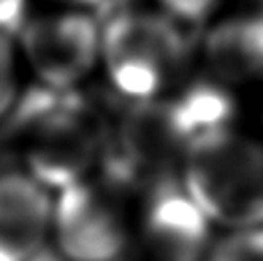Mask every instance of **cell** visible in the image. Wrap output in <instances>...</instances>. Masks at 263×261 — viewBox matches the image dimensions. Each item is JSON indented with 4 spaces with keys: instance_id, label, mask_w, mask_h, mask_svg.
<instances>
[{
    "instance_id": "obj_13",
    "label": "cell",
    "mask_w": 263,
    "mask_h": 261,
    "mask_svg": "<svg viewBox=\"0 0 263 261\" xmlns=\"http://www.w3.org/2000/svg\"><path fill=\"white\" fill-rule=\"evenodd\" d=\"M30 0H0V35L16 40L30 18Z\"/></svg>"
},
{
    "instance_id": "obj_4",
    "label": "cell",
    "mask_w": 263,
    "mask_h": 261,
    "mask_svg": "<svg viewBox=\"0 0 263 261\" xmlns=\"http://www.w3.org/2000/svg\"><path fill=\"white\" fill-rule=\"evenodd\" d=\"M187 197L210 225L229 231L263 227V146L222 129L192 143L180 162Z\"/></svg>"
},
{
    "instance_id": "obj_1",
    "label": "cell",
    "mask_w": 263,
    "mask_h": 261,
    "mask_svg": "<svg viewBox=\"0 0 263 261\" xmlns=\"http://www.w3.org/2000/svg\"><path fill=\"white\" fill-rule=\"evenodd\" d=\"M236 102L215 79L180 83L176 90L139 102L111 132L104 176L123 188H145L166 178L192 143L208 134L231 129Z\"/></svg>"
},
{
    "instance_id": "obj_10",
    "label": "cell",
    "mask_w": 263,
    "mask_h": 261,
    "mask_svg": "<svg viewBox=\"0 0 263 261\" xmlns=\"http://www.w3.org/2000/svg\"><path fill=\"white\" fill-rule=\"evenodd\" d=\"M205 261H263V227L229 231L213 240Z\"/></svg>"
},
{
    "instance_id": "obj_8",
    "label": "cell",
    "mask_w": 263,
    "mask_h": 261,
    "mask_svg": "<svg viewBox=\"0 0 263 261\" xmlns=\"http://www.w3.org/2000/svg\"><path fill=\"white\" fill-rule=\"evenodd\" d=\"M53 192L26 169L0 171V261H42L51 243Z\"/></svg>"
},
{
    "instance_id": "obj_11",
    "label": "cell",
    "mask_w": 263,
    "mask_h": 261,
    "mask_svg": "<svg viewBox=\"0 0 263 261\" xmlns=\"http://www.w3.org/2000/svg\"><path fill=\"white\" fill-rule=\"evenodd\" d=\"M18 97V67L14 40L0 35V118L9 116L16 106Z\"/></svg>"
},
{
    "instance_id": "obj_9",
    "label": "cell",
    "mask_w": 263,
    "mask_h": 261,
    "mask_svg": "<svg viewBox=\"0 0 263 261\" xmlns=\"http://www.w3.org/2000/svg\"><path fill=\"white\" fill-rule=\"evenodd\" d=\"M203 60L222 86L263 79V16L242 14L215 23L203 40Z\"/></svg>"
},
{
    "instance_id": "obj_14",
    "label": "cell",
    "mask_w": 263,
    "mask_h": 261,
    "mask_svg": "<svg viewBox=\"0 0 263 261\" xmlns=\"http://www.w3.org/2000/svg\"><path fill=\"white\" fill-rule=\"evenodd\" d=\"M63 3H67L69 7H79V9H88V7H100V5H104L106 0H63Z\"/></svg>"
},
{
    "instance_id": "obj_7",
    "label": "cell",
    "mask_w": 263,
    "mask_h": 261,
    "mask_svg": "<svg viewBox=\"0 0 263 261\" xmlns=\"http://www.w3.org/2000/svg\"><path fill=\"white\" fill-rule=\"evenodd\" d=\"M213 225L187 197L178 178L145 190L141 243L153 261H205L213 245Z\"/></svg>"
},
{
    "instance_id": "obj_6",
    "label": "cell",
    "mask_w": 263,
    "mask_h": 261,
    "mask_svg": "<svg viewBox=\"0 0 263 261\" xmlns=\"http://www.w3.org/2000/svg\"><path fill=\"white\" fill-rule=\"evenodd\" d=\"M14 42L44 90L74 92L100 67L102 23L79 7L30 14Z\"/></svg>"
},
{
    "instance_id": "obj_3",
    "label": "cell",
    "mask_w": 263,
    "mask_h": 261,
    "mask_svg": "<svg viewBox=\"0 0 263 261\" xmlns=\"http://www.w3.org/2000/svg\"><path fill=\"white\" fill-rule=\"evenodd\" d=\"M100 65L129 102H150L176 90L190 65V42L162 9L125 7L102 23Z\"/></svg>"
},
{
    "instance_id": "obj_5",
    "label": "cell",
    "mask_w": 263,
    "mask_h": 261,
    "mask_svg": "<svg viewBox=\"0 0 263 261\" xmlns=\"http://www.w3.org/2000/svg\"><path fill=\"white\" fill-rule=\"evenodd\" d=\"M120 183L90 176L53 194L51 240L63 261H120L132 240V222Z\"/></svg>"
},
{
    "instance_id": "obj_12",
    "label": "cell",
    "mask_w": 263,
    "mask_h": 261,
    "mask_svg": "<svg viewBox=\"0 0 263 261\" xmlns=\"http://www.w3.org/2000/svg\"><path fill=\"white\" fill-rule=\"evenodd\" d=\"M162 12L176 23H201L215 14L222 0H157Z\"/></svg>"
},
{
    "instance_id": "obj_2",
    "label": "cell",
    "mask_w": 263,
    "mask_h": 261,
    "mask_svg": "<svg viewBox=\"0 0 263 261\" xmlns=\"http://www.w3.org/2000/svg\"><path fill=\"white\" fill-rule=\"evenodd\" d=\"M12 114L26 171L53 194L104 166L111 127L79 90H32L18 97Z\"/></svg>"
}]
</instances>
